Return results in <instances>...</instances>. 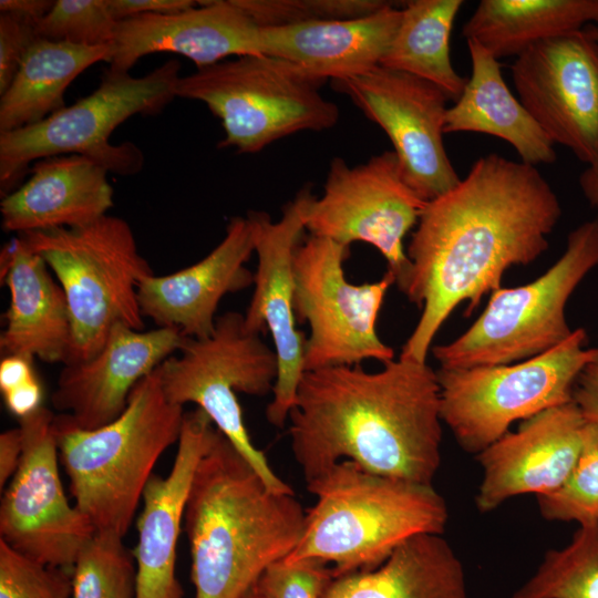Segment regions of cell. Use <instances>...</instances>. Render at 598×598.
Wrapping results in <instances>:
<instances>
[{"label":"cell","mask_w":598,"mask_h":598,"mask_svg":"<svg viewBox=\"0 0 598 598\" xmlns=\"http://www.w3.org/2000/svg\"><path fill=\"white\" fill-rule=\"evenodd\" d=\"M349 247L309 236L293 259L295 313L307 322L305 372L364 360L385 364L394 350L377 332V320L394 279L388 271L374 282L351 283L343 264Z\"/></svg>","instance_id":"cell-12"},{"label":"cell","mask_w":598,"mask_h":598,"mask_svg":"<svg viewBox=\"0 0 598 598\" xmlns=\"http://www.w3.org/2000/svg\"><path fill=\"white\" fill-rule=\"evenodd\" d=\"M462 0H411L380 65L404 72L440 87L455 102L466 80L454 69L450 39Z\"/></svg>","instance_id":"cell-30"},{"label":"cell","mask_w":598,"mask_h":598,"mask_svg":"<svg viewBox=\"0 0 598 598\" xmlns=\"http://www.w3.org/2000/svg\"><path fill=\"white\" fill-rule=\"evenodd\" d=\"M54 416L42 405L19 420L23 452L1 498L0 540L41 564L72 569L95 528L66 498Z\"/></svg>","instance_id":"cell-14"},{"label":"cell","mask_w":598,"mask_h":598,"mask_svg":"<svg viewBox=\"0 0 598 598\" xmlns=\"http://www.w3.org/2000/svg\"><path fill=\"white\" fill-rule=\"evenodd\" d=\"M426 203L405 182L393 151L353 167L334 157L322 196L310 204L306 229L347 247L355 241L373 246L403 292L411 270L403 238L417 225Z\"/></svg>","instance_id":"cell-13"},{"label":"cell","mask_w":598,"mask_h":598,"mask_svg":"<svg viewBox=\"0 0 598 598\" xmlns=\"http://www.w3.org/2000/svg\"><path fill=\"white\" fill-rule=\"evenodd\" d=\"M592 29L598 37V24H592ZM578 182L588 203L598 209V171L586 168L580 174Z\"/></svg>","instance_id":"cell-45"},{"label":"cell","mask_w":598,"mask_h":598,"mask_svg":"<svg viewBox=\"0 0 598 598\" xmlns=\"http://www.w3.org/2000/svg\"><path fill=\"white\" fill-rule=\"evenodd\" d=\"M31 176L0 203L1 226L20 234L89 225L113 206L109 172L76 154L37 161Z\"/></svg>","instance_id":"cell-25"},{"label":"cell","mask_w":598,"mask_h":598,"mask_svg":"<svg viewBox=\"0 0 598 598\" xmlns=\"http://www.w3.org/2000/svg\"><path fill=\"white\" fill-rule=\"evenodd\" d=\"M322 598H468L463 565L439 534L413 536L379 567L334 576Z\"/></svg>","instance_id":"cell-27"},{"label":"cell","mask_w":598,"mask_h":598,"mask_svg":"<svg viewBox=\"0 0 598 598\" xmlns=\"http://www.w3.org/2000/svg\"><path fill=\"white\" fill-rule=\"evenodd\" d=\"M255 252L249 219L233 217L223 240L194 265L165 276L146 277L138 286L144 317L157 327L177 328L184 337H208L220 300L254 285L246 262Z\"/></svg>","instance_id":"cell-22"},{"label":"cell","mask_w":598,"mask_h":598,"mask_svg":"<svg viewBox=\"0 0 598 598\" xmlns=\"http://www.w3.org/2000/svg\"><path fill=\"white\" fill-rule=\"evenodd\" d=\"M333 577L332 567L317 560H278L266 568L256 585L265 598H322Z\"/></svg>","instance_id":"cell-37"},{"label":"cell","mask_w":598,"mask_h":598,"mask_svg":"<svg viewBox=\"0 0 598 598\" xmlns=\"http://www.w3.org/2000/svg\"><path fill=\"white\" fill-rule=\"evenodd\" d=\"M587 421L574 401L522 421L515 432L477 454L483 468L475 504L481 513L511 497L559 488L580 454Z\"/></svg>","instance_id":"cell-18"},{"label":"cell","mask_w":598,"mask_h":598,"mask_svg":"<svg viewBox=\"0 0 598 598\" xmlns=\"http://www.w3.org/2000/svg\"><path fill=\"white\" fill-rule=\"evenodd\" d=\"M539 512L547 520L598 522V425L587 423L578 460L564 484L537 495Z\"/></svg>","instance_id":"cell-33"},{"label":"cell","mask_w":598,"mask_h":598,"mask_svg":"<svg viewBox=\"0 0 598 598\" xmlns=\"http://www.w3.org/2000/svg\"><path fill=\"white\" fill-rule=\"evenodd\" d=\"M7 409L20 419L42 406V386L38 379L2 394Z\"/></svg>","instance_id":"cell-42"},{"label":"cell","mask_w":598,"mask_h":598,"mask_svg":"<svg viewBox=\"0 0 598 598\" xmlns=\"http://www.w3.org/2000/svg\"><path fill=\"white\" fill-rule=\"evenodd\" d=\"M401 17L390 4L359 18L260 27V49L326 82L350 79L380 65Z\"/></svg>","instance_id":"cell-23"},{"label":"cell","mask_w":598,"mask_h":598,"mask_svg":"<svg viewBox=\"0 0 598 598\" xmlns=\"http://www.w3.org/2000/svg\"><path fill=\"white\" fill-rule=\"evenodd\" d=\"M184 338L177 328L114 326L95 354L63 364L51 396L53 408L84 430L112 422L126 408L134 386L178 351Z\"/></svg>","instance_id":"cell-19"},{"label":"cell","mask_w":598,"mask_h":598,"mask_svg":"<svg viewBox=\"0 0 598 598\" xmlns=\"http://www.w3.org/2000/svg\"><path fill=\"white\" fill-rule=\"evenodd\" d=\"M0 598H72V569L41 564L0 540Z\"/></svg>","instance_id":"cell-36"},{"label":"cell","mask_w":598,"mask_h":598,"mask_svg":"<svg viewBox=\"0 0 598 598\" xmlns=\"http://www.w3.org/2000/svg\"><path fill=\"white\" fill-rule=\"evenodd\" d=\"M0 266L10 293L1 353L64 364L72 343L70 310L47 262L18 235L3 246Z\"/></svg>","instance_id":"cell-24"},{"label":"cell","mask_w":598,"mask_h":598,"mask_svg":"<svg viewBox=\"0 0 598 598\" xmlns=\"http://www.w3.org/2000/svg\"><path fill=\"white\" fill-rule=\"evenodd\" d=\"M179 69L175 59L138 78L107 69L89 95L41 122L0 133L1 196L14 190L31 163L58 155H82L117 175L137 174L144 164L140 147L110 137L130 117L163 111L176 97Z\"/></svg>","instance_id":"cell-7"},{"label":"cell","mask_w":598,"mask_h":598,"mask_svg":"<svg viewBox=\"0 0 598 598\" xmlns=\"http://www.w3.org/2000/svg\"><path fill=\"white\" fill-rule=\"evenodd\" d=\"M512 598H598V522L580 525L569 545L548 550Z\"/></svg>","instance_id":"cell-31"},{"label":"cell","mask_w":598,"mask_h":598,"mask_svg":"<svg viewBox=\"0 0 598 598\" xmlns=\"http://www.w3.org/2000/svg\"><path fill=\"white\" fill-rule=\"evenodd\" d=\"M472 74L447 109L444 133L473 132L507 142L520 162L532 166L557 159L554 143L503 79L498 60L474 40H466Z\"/></svg>","instance_id":"cell-26"},{"label":"cell","mask_w":598,"mask_h":598,"mask_svg":"<svg viewBox=\"0 0 598 598\" xmlns=\"http://www.w3.org/2000/svg\"><path fill=\"white\" fill-rule=\"evenodd\" d=\"M390 138L405 182L425 202L461 181L445 151L447 95L417 76L377 66L350 79L331 81Z\"/></svg>","instance_id":"cell-17"},{"label":"cell","mask_w":598,"mask_h":598,"mask_svg":"<svg viewBox=\"0 0 598 598\" xmlns=\"http://www.w3.org/2000/svg\"><path fill=\"white\" fill-rule=\"evenodd\" d=\"M573 401L587 423L598 425V358L580 372L574 386Z\"/></svg>","instance_id":"cell-40"},{"label":"cell","mask_w":598,"mask_h":598,"mask_svg":"<svg viewBox=\"0 0 598 598\" xmlns=\"http://www.w3.org/2000/svg\"><path fill=\"white\" fill-rule=\"evenodd\" d=\"M33 359L23 355H7L0 362V390L9 392L35 379Z\"/></svg>","instance_id":"cell-43"},{"label":"cell","mask_w":598,"mask_h":598,"mask_svg":"<svg viewBox=\"0 0 598 598\" xmlns=\"http://www.w3.org/2000/svg\"><path fill=\"white\" fill-rule=\"evenodd\" d=\"M317 501L283 561L317 560L334 576L372 570L406 539L445 529L448 511L432 484L388 477L351 461L307 483Z\"/></svg>","instance_id":"cell-4"},{"label":"cell","mask_w":598,"mask_h":598,"mask_svg":"<svg viewBox=\"0 0 598 598\" xmlns=\"http://www.w3.org/2000/svg\"><path fill=\"white\" fill-rule=\"evenodd\" d=\"M72 598H136V563L123 537L95 532L72 567Z\"/></svg>","instance_id":"cell-32"},{"label":"cell","mask_w":598,"mask_h":598,"mask_svg":"<svg viewBox=\"0 0 598 598\" xmlns=\"http://www.w3.org/2000/svg\"><path fill=\"white\" fill-rule=\"evenodd\" d=\"M586 330L534 358L501 365L436 370L441 419L458 445L478 454L511 424L573 401L582 369L598 358Z\"/></svg>","instance_id":"cell-11"},{"label":"cell","mask_w":598,"mask_h":598,"mask_svg":"<svg viewBox=\"0 0 598 598\" xmlns=\"http://www.w3.org/2000/svg\"><path fill=\"white\" fill-rule=\"evenodd\" d=\"M113 45L85 47L37 38L0 95V133L35 124L65 107L64 93L83 71L111 62Z\"/></svg>","instance_id":"cell-28"},{"label":"cell","mask_w":598,"mask_h":598,"mask_svg":"<svg viewBox=\"0 0 598 598\" xmlns=\"http://www.w3.org/2000/svg\"><path fill=\"white\" fill-rule=\"evenodd\" d=\"M259 27L352 19L391 4L384 0H235Z\"/></svg>","instance_id":"cell-35"},{"label":"cell","mask_w":598,"mask_h":598,"mask_svg":"<svg viewBox=\"0 0 598 598\" xmlns=\"http://www.w3.org/2000/svg\"><path fill=\"white\" fill-rule=\"evenodd\" d=\"M53 4L51 0H1L0 13L10 14L37 28Z\"/></svg>","instance_id":"cell-44"},{"label":"cell","mask_w":598,"mask_h":598,"mask_svg":"<svg viewBox=\"0 0 598 598\" xmlns=\"http://www.w3.org/2000/svg\"><path fill=\"white\" fill-rule=\"evenodd\" d=\"M109 9L112 17L117 21H123L130 18L172 13L183 11L197 6V1L193 0H107Z\"/></svg>","instance_id":"cell-39"},{"label":"cell","mask_w":598,"mask_h":598,"mask_svg":"<svg viewBox=\"0 0 598 598\" xmlns=\"http://www.w3.org/2000/svg\"><path fill=\"white\" fill-rule=\"evenodd\" d=\"M19 236L44 259L64 291L72 323L64 364L95 354L118 323L144 329L137 291L154 271L126 220L105 215L81 227Z\"/></svg>","instance_id":"cell-6"},{"label":"cell","mask_w":598,"mask_h":598,"mask_svg":"<svg viewBox=\"0 0 598 598\" xmlns=\"http://www.w3.org/2000/svg\"><path fill=\"white\" fill-rule=\"evenodd\" d=\"M324 83L287 60L248 54L179 76L175 94L204 103L220 120L219 148L255 154L295 133L337 124L338 106L319 92Z\"/></svg>","instance_id":"cell-8"},{"label":"cell","mask_w":598,"mask_h":598,"mask_svg":"<svg viewBox=\"0 0 598 598\" xmlns=\"http://www.w3.org/2000/svg\"><path fill=\"white\" fill-rule=\"evenodd\" d=\"M158 52L181 54L197 69L262 54L260 27L235 0L197 1L183 11L130 18L117 22L109 70L130 73L141 58Z\"/></svg>","instance_id":"cell-20"},{"label":"cell","mask_w":598,"mask_h":598,"mask_svg":"<svg viewBox=\"0 0 598 598\" xmlns=\"http://www.w3.org/2000/svg\"><path fill=\"white\" fill-rule=\"evenodd\" d=\"M313 198L306 185L282 207L279 220H272L265 212L250 210L247 215L258 265L244 324L250 333L269 331L272 338L278 374L266 416L277 427L287 423L305 374L307 338L296 327L293 259Z\"/></svg>","instance_id":"cell-15"},{"label":"cell","mask_w":598,"mask_h":598,"mask_svg":"<svg viewBox=\"0 0 598 598\" xmlns=\"http://www.w3.org/2000/svg\"><path fill=\"white\" fill-rule=\"evenodd\" d=\"M178 352L157 368L166 398L181 406L196 404L269 488L293 493L252 444L237 399V393H272L278 374L275 350L260 334L246 330L244 315L228 311L217 317L208 337H185Z\"/></svg>","instance_id":"cell-10"},{"label":"cell","mask_w":598,"mask_h":598,"mask_svg":"<svg viewBox=\"0 0 598 598\" xmlns=\"http://www.w3.org/2000/svg\"><path fill=\"white\" fill-rule=\"evenodd\" d=\"M184 406L165 395L157 369L132 390L112 422L84 430L65 414L54 416L59 458L75 506L95 532L124 537L161 455L178 442Z\"/></svg>","instance_id":"cell-5"},{"label":"cell","mask_w":598,"mask_h":598,"mask_svg":"<svg viewBox=\"0 0 598 598\" xmlns=\"http://www.w3.org/2000/svg\"><path fill=\"white\" fill-rule=\"evenodd\" d=\"M241 598H265V597L262 596V594L257 588V585H255Z\"/></svg>","instance_id":"cell-46"},{"label":"cell","mask_w":598,"mask_h":598,"mask_svg":"<svg viewBox=\"0 0 598 598\" xmlns=\"http://www.w3.org/2000/svg\"><path fill=\"white\" fill-rule=\"evenodd\" d=\"M287 422L306 483L342 461L422 484L440 467V385L426 362L399 357L377 372L359 364L307 371Z\"/></svg>","instance_id":"cell-2"},{"label":"cell","mask_w":598,"mask_h":598,"mask_svg":"<svg viewBox=\"0 0 598 598\" xmlns=\"http://www.w3.org/2000/svg\"><path fill=\"white\" fill-rule=\"evenodd\" d=\"M598 266V219L569 233L563 255L535 280L498 288L458 338L432 348L440 368L462 369L524 361L557 347L573 333L566 305Z\"/></svg>","instance_id":"cell-9"},{"label":"cell","mask_w":598,"mask_h":598,"mask_svg":"<svg viewBox=\"0 0 598 598\" xmlns=\"http://www.w3.org/2000/svg\"><path fill=\"white\" fill-rule=\"evenodd\" d=\"M293 493H278L216 429L189 489L184 530L195 598H241L287 557L305 527Z\"/></svg>","instance_id":"cell-3"},{"label":"cell","mask_w":598,"mask_h":598,"mask_svg":"<svg viewBox=\"0 0 598 598\" xmlns=\"http://www.w3.org/2000/svg\"><path fill=\"white\" fill-rule=\"evenodd\" d=\"M518 100L554 144L598 171V37L592 24L538 42L517 55Z\"/></svg>","instance_id":"cell-16"},{"label":"cell","mask_w":598,"mask_h":598,"mask_svg":"<svg viewBox=\"0 0 598 598\" xmlns=\"http://www.w3.org/2000/svg\"><path fill=\"white\" fill-rule=\"evenodd\" d=\"M589 23L598 24V0H482L462 33L499 60Z\"/></svg>","instance_id":"cell-29"},{"label":"cell","mask_w":598,"mask_h":598,"mask_svg":"<svg viewBox=\"0 0 598 598\" xmlns=\"http://www.w3.org/2000/svg\"><path fill=\"white\" fill-rule=\"evenodd\" d=\"M560 217V202L536 166L497 153L478 157L454 188L426 203L412 234L403 293L422 313L400 357L426 362L454 309L467 302L471 315L502 287L507 269L540 257Z\"/></svg>","instance_id":"cell-1"},{"label":"cell","mask_w":598,"mask_h":598,"mask_svg":"<svg viewBox=\"0 0 598 598\" xmlns=\"http://www.w3.org/2000/svg\"><path fill=\"white\" fill-rule=\"evenodd\" d=\"M23 452V439L20 427L10 429L0 434V487L8 485L16 474Z\"/></svg>","instance_id":"cell-41"},{"label":"cell","mask_w":598,"mask_h":598,"mask_svg":"<svg viewBox=\"0 0 598 598\" xmlns=\"http://www.w3.org/2000/svg\"><path fill=\"white\" fill-rule=\"evenodd\" d=\"M215 431L203 410L185 412L169 473L153 474L145 486L134 550L136 598H184L176 576L177 542L197 465Z\"/></svg>","instance_id":"cell-21"},{"label":"cell","mask_w":598,"mask_h":598,"mask_svg":"<svg viewBox=\"0 0 598 598\" xmlns=\"http://www.w3.org/2000/svg\"><path fill=\"white\" fill-rule=\"evenodd\" d=\"M116 27L107 0H58L35 33L47 40L101 47L113 45Z\"/></svg>","instance_id":"cell-34"},{"label":"cell","mask_w":598,"mask_h":598,"mask_svg":"<svg viewBox=\"0 0 598 598\" xmlns=\"http://www.w3.org/2000/svg\"><path fill=\"white\" fill-rule=\"evenodd\" d=\"M35 27L0 13V95L8 89L37 39Z\"/></svg>","instance_id":"cell-38"}]
</instances>
